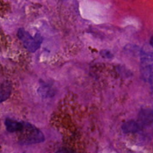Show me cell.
Returning <instances> with one entry per match:
<instances>
[{
  "instance_id": "cell-3",
  "label": "cell",
  "mask_w": 153,
  "mask_h": 153,
  "mask_svg": "<svg viewBox=\"0 0 153 153\" xmlns=\"http://www.w3.org/2000/svg\"><path fill=\"white\" fill-rule=\"evenodd\" d=\"M141 73L144 80L153 85V52L141 53Z\"/></svg>"
},
{
  "instance_id": "cell-10",
  "label": "cell",
  "mask_w": 153,
  "mask_h": 153,
  "mask_svg": "<svg viewBox=\"0 0 153 153\" xmlns=\"http://www.w3.org/2000/svg\"><path fill=\"white\" fill-rule=\"evenodd\" d=\"M56 153H74L72 151L69 150V149H59V150L57 151Z\"/></svg>"
},
{
  "instance_id": "cell-11",
  "label": "cell",
  "mask_w": 153,
  "mask_h": 153,
  "mask_svg": "<svg viewBox=\"0 0 153 153\" xmlns=\"http://www.w3.org/2000/svg\"><path fill=\"white\" fill-rule=\"evenodd\" d=\"M149 43H150V45H151V46H152V47H153V36H152V37H151V38H150Z\"/></svg>"
},
{
  "instance_id": "cell-7",
  "label": "cell",
  "mask_w": 153,
  "mask_h": 153,
  "mask_svg": "<svg viewBox=\"0 0 153 153\" xmlns=\"http://www.w3.org/2000/svg\"><path fill=\"white\" fill-rule=\"evenodd\" d=\"M122 129L124 133H136L140 129V126L134 120H129L123 123Z\"/></svg>"
},
{
  "instance_id": "cell-6",
  "label": "cell",
  "mask_w": 153,
  "mask_h": 153,
  "mask_svg": "<svg viewBox=\"0 0 153 153\" xmlns=\"http://www.w3.org/2000/svg\"><path fill=\"white\" fill-rule=\"evenodd\" d=\"M11 93V84L9 82H4L0 85V102L5 101L9 98Z\"/></svg>"
},
{
  "instance_id": "cell-9",
  "label": "cell",
  "mask_w": 153,
  "mask_h": 153,
  "mask_svg": "<svg viewBox=\"0 0 153 153\" xmlns=\"http://www.w3.org/2000/svg\"><path fill=\"white\" fill-rule=\"evenodd\" d=\"M100 54L101 55V56L104 58H112V57H113L112 53H111V52L108 50L100 51Z\"/></svg>"
},
{
  "instance_id": "cell-2",
  "label": "cell",
  "mask_w": 153,
  "mask_h": 153,
  "mask_svg": "<svg viewBox=\"0 0 153 153\" xmlns=\"http://www.w3.org/2000/svg\"><path fill=\"white\" fill-rule=\"evenodd\" d=\"M17 37L22 41L24 47L30 52H36L43 41V37L39 33H37L34 37H32L23 28H20L18 30Z\"/></svg>"
},
{
  "instance_id": "cell-4",
  "label": "cell",
  "mask_w": 153,
  "mask_h": 153,
  "mask_svg": "<svg viewBox=\"0 0 153 153\" xmlns=\"http://www.w3.org/2000/svg\"><path fill=\"white\" fill-rule=\"evenodd\" d=\"M38 92L39 95L43 98H49V97H52V96H54L56 91L52 85L41 81L40 82V85H39Z\"/></svg>"
},
{
  "instance_id": "cell-1",
  "label": "cell",
  "mask_w": 153,
  "mask_h": 153,
  "mask_svg": "<svg viewBox=\"0 0 153 153\" xmlns=\"http://www.w3.org/2000/svg\"><path fill=\"white\" fill-rule=\"evenodd\" d=\"M20 132L22 134L20 140V143L22 144H34L41 143L44 140L43 133L28 123L22 122V128Z\"/></svg>"
},
{
  "instance_id": "cell-8",
  "label": "cell",
  "mask_w": 153,
  "mask_h": 153,
  "mask_svg": "<svg viewBox=\"0 0 153 153\" xmlns=\"http://www.w3.org/2000/svg\"><path fill=\"white\" fill-rule=\"evenodd\" d=\"M4 124H5L6 129L10 133L20 131L22 128V122L20 123L14 120L6 119Z\"/></svg>"
},
{
  "instance_id": "cell-5",
  "label": "cell",
  "mask_w": 153,
  "mask_h": 153,
  "mask_svg": "<svg viewBox=\"0 0 153 153\" xmlns=\"http://www.w3.org/2000/svg\"><path fill=\"white\" fill-rule=\"evenodd\" d=\"M139 120L142 124L148 125L153 123V110L142 109L139 114Z\"/></svg>"
}]
</instances>
